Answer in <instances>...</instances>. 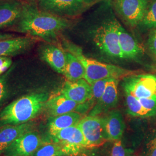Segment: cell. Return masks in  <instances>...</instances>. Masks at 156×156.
Returning <instances> with one entry per match:
<instances>
[{"label": "cell", "mask_w": 156, "mask_h": 156, "mask_svg": "<svg viewBox=\"0 0 156 156\" xmlns=\"http://www.w3.org/2000/svg\"><path fill=\"white\" fill-rule=\"evenodd\" d=\"M149 156H156V137L150 143Z\"/></svg>", "instance_id": "obj_30"}, {"label": "cell", "mask_w": 156, "mask_h": 156, "mask_svg": "<svg viewBox=\"0 0 156 156\" xmlns=\"http://www.w3.org/2000/svg\"><path fill=\"white\" fill-rule=\"evenodd\" d=\"M82 119V115L75 111L56 116H50L48 122L49 135L55 134L63 129L76 126Z\"/></svg>", "instance_id": "obj_20"}, {"label": "cell", "mask_w": 156, "mask_h": 156, "mask_svg": "<svg viewBox=\"0 0 156 156\" xmlns=\"http://www.w3.org/2000/svg\"><path fill=\"white\" fill-rule=\"evenodd\" d=\"M63 45L66 50L70 52L83 65L86 75L84 79L91 85L95 82L106 78H125L135 74L136 72L127 69L88 58L84 56L82 49L77 45L67 41H64Z\"/></svg>", "instance_id": "obj_3"}, {"label": "cell", "mask_w": 156, "mask_h": 156, "mask_svg": "<svg viewBox=\"0 0 156 156\" xmlns=\"http://www.w3.org/2000/svg\"><path fill=\"white\" fill-rule=\"evenodd\" d=\"M147 46L151 53L156 57V27L151 31L147 40Z\"/></svg>", "instance_id": "obj_28"}, {"label": "cell", "mask_w": 156, "mask_h": 156, "mask_svg": "<svg viewBox=\"0 0 156 156\" xmlns=\"http://www.w3.org/2000/svg\"><path fill=\"white\" fill-rule=\"evenodd\" d=\"M124 91L138 99L156 95V76L151 74L132 75L124 78Z\"/></svg>", "instance_id": "obj_8"}, {"label": "cell", "mask_w": 156, "mask_h": 156, "mask_svg": "<svg viewBox=\"0 0 156 156\" xmlns=\"http://www.w3.org/2000/svg\"><path fill=\"white\" fill-rule=\"evenodd\" d=\"M75 101L69 100L65 95H57L49 97L45 104V108L50 116H56L58 115L74 111L79 105Z\"/></svg>", "instance_id": "obj_18"}, {"label": "cell", "mask_w": 156, "mask_h": 156, "mask_svg": "<svg viewBox=\"0 0 156 156\" xmlns=\"http://www.w3.org/2000/svg\"><path fill=\"white\" fill-rule=\"evenodd\" d=\"M7 73L5 75H2L0 76V101L3 99L5 93L6 76Z\"/></svg>", "instance_id": "obj_29"}, {"label": "cell", "mask_w": 156, "mask_h": 156, "mask_svg": "<svg viewBox=\"0 0 156 156\" xmlns=\"http://www.w3.org/2000/svg\"><path fill=\"white\" fill-rule=\"evenodd\" d=\"M117 20L111 19L97 28L93 41L99 49L106 56L125 59L119 45L117 32Z\"/></svg>", "instance_id": "obj_4"}, {"label": "cell", "mask_w": 156, "mask_h": 156, "mask_svg": "<svg viewBox=\"0 0 156 156\" xmlns=\"http://www.w3.org/2000/svg\"><path fill=\"white\" fill-rule=\"evenodd\" d=\"M70 26L67 18L43 11L33 4H23L21 16L15 30L18 33L51 42Z\"/></svg>", "instance_id": "obj_1"}, {"label": "cell", "mask_w": 156, "mask_h": 156, "mask_svg": "<svg viewBox=\"0 0 156 156\" xmlns=\"http://www.w3.org/2000/svg\"><path fill=\"white\" fill-rule=\"evenodd\" d=\"M119 79L109 78L106 84L105 89L100 99L93 108L90 115H97L116 106L118 102Z\"/></svg>", "instance_id": "obj_15"}, {"label": "cell", "mask_w": 156, "mask_h": 156, "mask_svg": "<svg viewBox=\"0 0 156 156\" xmlns=\"http://www.w3.org/2000/svg\"><path fill=\"white\" fill-rule=\"evenodd\" d=\"M119 45L125 59L136 60L143 55V49L134 38L117 21Z\"/></svg>", "instance_id": "obj_17"}, {"label": "cell", "mask_w": 156, "mask_h": 156, "mask_svg": "<svg viewBox=\"0 0 156 156\" xmlns=\"http://www.w3.org/2000/svg\"><path fill=\"white\" fill-rule=\"evenodd\" d=\"M35 124L33 121H30L21 124L8 125L0 127V156L18 138L35 129Z\"/></svg>", "instance_id": "obj_13"}, {"label": "cell", "mask_w": 156, "mask_h": 156, "mask_svg": "<svg viewBox=\"0 0 156 156\" xmlns=\"http://www.w3.org/2000/svg\"><path fill=\"white\" fill-rule=\"evenodd\" d=\"M46 142L41 134L35 129L23 134L9 145L4 156H31Z\"/></svg>", "instance_id": "obj_9"}, {"label": "cell", "mask_w": 156, "mask_h": 156, "mask_svg": "<svg viewBox=\"0 0 156 156\" xmlns=\"http://www.w3.org/2000/svg\"><path fill=\"white\" fill-rule=\"evenodd\" d=\"M61 93L79 104H83L93 98L91 86L84 79L73 82L67 80Z\"/></svg>", "instance_id": "obj_12"}, {"label": "cell", "mask_w": 156, "mask_h": 156, "mask_svg": "<svg viewBox=\"0 0 156 156\" xmlns=\"http://www.w3.org/2000/svg\"><path fill=\"white\" fill-rule=\"evenodd\" d=\"M49 98L46 93H35L13 101L0 112V127L32 121L45 108Z\"/></svg>", "instance_id": "obj_2"}, {"label": "cell", "mask_w": 156, "mask_h": 156, "mask_svg": "<svg viewBox=\"0 0 156 156\" xmlns=\"http://www.w3.org/2000/svg\"><path fill=\"white\" fill-rule=\"evenodd\" d=\"M149 0H114L117 14L131 27L140 25L144 19Z\"/></svg>", "instance_id": "obj_10"}, {"label": "cell", "mask_w": 156, "mask_h": 156, "mask_svg": "<svg viewBox=\"0 0 156 156\" xmlns=\"http://www.w3.org/2000/svg\"><path fill=\"white\" fill-rule=\"evenodd\" d=\"M77 126L83 134L89 148L100 147L109 140L105 129L104 117L89 115L82 118Z\"/></svg>", "instance_id": "obj_6"}, {"label": "cell", "mask_w": 156, "mask_h": 156, "mask_svg": "<svg viewBox=\"0 0 156 156\" xmlns=\"http://www.w3.org/2000/svg\"><path fill=\"white\" fill-rule=\"evenodd\" d=\"M90 6L82 0H38V7L58 16L66 18L80 15Z\"/></svg>", "instance_id": "obj_7"}, {"label": "cell", "mask_w": 156, "mask_h": 156, "mask_svg": "<svg viewBox=\"0 0 156 156\" xmlns=\"http://www.w3.org/2000/svg\"><path fill=\"white\" fill-rule=\"evenodd\" d=\"M111 156H126V151L121 140L114 142L112 149Z\"/></svg>", "instance_id": "obj_27"}, {"label": "cell", "mask_w": 156, "mask_h": 156, "mask_svg": "<svg viewBox=\"0 0 156 156\" xmlns=\"http://www.w3.org/2000/svg\"><path fill=\"white\" fill-rule=\"evenodd\" d=\"M0 1H1V0H0Z\"/></svg>", "instance_id": "obj_35"}, {"label": "cell", "mask_w": 156, "mask_h": 156, "mask_svg": "<svg viewBox=\"0 0 156 156\" xmlns=\"http://www.w3.org/2000/svg\"><path fill=\"white\" fill-rule=\"evenodd\" d=\"M65 53L66 62L64 75L67 80L73 82L84 79L86 72L82 62L70 52L66 51Z\"/></svg>", "instance_id": "obj_21"}, {"label": "cell", "mask_w": 156, "mask_h": 156, "mask_svg": "<svg viewBox=\"0 0 156 156\" xmlns=\"http://www.w3.org/2000/svg\"><path fill=\"white\" fill-rule=\"evenodd\" d=\"M126 105L128 114L132 116L138 117H148L149 115L142 107L139 100L128 93L125 92Z\"/></svg>", "instance_id": "obj_22"}, {"label": "cell", "mask_w": 156, "mask_h": 156, "mask_svg": "<svg viewBox=\"0 0 156 156\" xmlns=\"http://www.w3.org/2000/svg\"><path fill=\"white\" fill-rule=\"evenodd\" d=\"M105 129L108 139L111 141L121 140L123 136L125 124L123 116L119 111H112L104 117Z\"/></svg>", "instance_id": "obj_19"}, {"label": "cell", "mask_w": 156, "mask_h": 156, "mask_svg": "<svg viewBox=\"0 0 156 156\" xmlns=\"http://www.w3.org/2000/svg\"><path fill=\"white\" fill-rule=\"evenodd\" d=\"M140 25L146 30H152L156 27V0H151L148 2L145 16Z\"/></svg>", "instance_id": "obj_23"}, {"label": "cell", "mask_w": 156, "mask_h": 156, "mask_svg": "<svg viewBox=\"0 0 156 156\" xmlns=\"http://www.w3.org/2000/svg\"><path fill=\"white\" fill-rule=\"evenodd\" d=\"M82 1H83L84 2H86V3L90 4V3H91V2H93L95 1V0H82Z\"/></svg>", "instance_id": "obj_32"}, {"label": "cell", "mask_w": 156, "mask_h": 156, "mask_svg": "<svg viewBox=\"0 0 156 156\" xmlns=\"http://www.w3.org/2000/svg\"><path fill=\"white\" fill-rule=\"evenodd\" d=\"M31 156H66L61 147L53 142H46Z\"/></svg>", "instance_id": "obj_24"}, {"label": "cell", "mask_w": 156, "mask_h": 156, "mask_svg": "<svg viewBox=\"0 0 156 156\" xmlns=\"http://www.w3.org/2000/svg\"><path fill=\"white\" fill-rule=\"evenodd\" d=\"M39 55L43 61L57 73L64 75L66 58V53L63 50L55 45L47 44L39 48Z\"/></svg>", "instance_id": "obj_14"}, {"label": "cell", "mask_w": 156, "mask_h": 156, "mask_svg": "<svg viewBox=\"0 0 156 156\" xmlns=\"http://www.w3.org/2000/svg\"><path fill=\"white\" fill-rule=\"evenodd\" d=\"M23 4L16 0L0 2V30L14 26L19 20Z\"/></svg>", "instance_id": "obj_16"}, {"label": "cell", "mask_w": 156, "mask_h": 156, "mask_svg": "<svg viewBox=\"0 0 156 156\" xmlns=\"http://www.w3.org/2000/svg\"><path fill=\"white\" fill-rule=\"evenodd\" d=\"M52 142L59 145L66 156H78L89 148L83 134L76 126L63 129L50 135Z\"/></svg>", "instance_id": "obj_5"}, {"label": "cell", "mask_w": 156, "mask_h": 156, "mask_svg": "<svg viewBox=\"0 0 156 156\" xmlns=\"http://www.w3.org/2000/svg\"><path fill=\"white\" fill-rule=\"evenodd\" d=\"M12 37L10 34H0V40L1 39H6Z\"/></svg>", "instance_id": "obj_31"}, {"label": "cell", "mask_w": 156, "mask_h": 156, "mask_svg": "<svg viewBox=\"0 0 156 156\" xmlns=\"http://www.w3.org/2000/svg\"><path fill=\"white\" fill-rule=\"evenodd\" d=\"M37 38L30 36L9 37L0 40V57H10L30 50Z\"/></svg>", "instance_id": "obj_11"}, {"label": "cell", "mask_w": 156, "mask_h": 156, "mask_svg": "<svg viewBox=\"0 0 156 156\" xmlns=\"http://www.w3.org/2000/svg\"><path fill=\"white\" fill-rule=\"evenodd\" d=\"M88 156L87 154H86V153H81L80 154H79V155H78V156Z\"/></svg>", "instance_id": "obj_33"}, {"label": "cell", "mask_w": 156, "mask_h": 156, "mask_svg": "<svg viewBox=\"0 0 156 156\" xmlns=\"http://www.w3.org/2000/svg\"><path fill=\"white\" fill-rule=\"evenodd\" d=\"M138 100L142 107L147 112L149 117L156 115V95L147 98H142Z\"/></svg>", "instance_id": "obj_25"}, {"label": "cell", "mask_w": 156, "mask_h": 156, "mask_svg": "<svg viewBox=\"0 0 156 156\" xmlns=\"http://www.w3.org/2000/svg\"><path fill=\"white\" fill-rule=\"evenodd\" d=\"M28 1H35V0H28ZM38 0H37V1H38Z\"/></svg>", "instance_id": "obj_34"}, {"label": "cell", "mask_w": 156, "mask_h": 156, "mask_svg": "<svg viewBox=\"0 0 156 156\" xmlns=\"http://www.w3.org/2000/svg\"><path fill=\"white\" fill-rule=\"evenodd\" d=\"M109 79V78L101 79L91 85L93 91V98L95 100L98 101L102 96L105 89L106 83Z\"/></svg>", "instance_id": "obj_26"}]
</instances>
